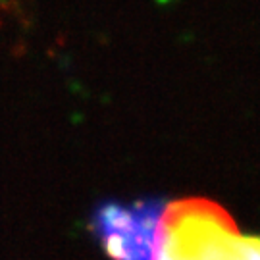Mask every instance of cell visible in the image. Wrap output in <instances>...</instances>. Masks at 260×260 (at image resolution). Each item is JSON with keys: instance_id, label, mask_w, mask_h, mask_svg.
Segmentation results:
<instances>
[{"instance_id": "1", "label": "cell", "mask_w": 260, "mask_h": 260, "mask_svg": "<svg viewBox=\"0 0 260 260\" xmlns=\"http://www.w3.org/2000/svg\"><path fill=\"white\" fill-rule=\"evenodd\" d=\"M94 230L116 260H260V237L206 199L112 203L99 208Z\"/></svg>"}]
</instances>
